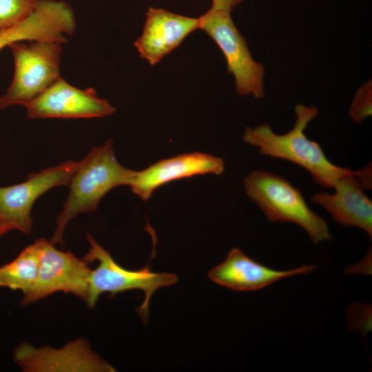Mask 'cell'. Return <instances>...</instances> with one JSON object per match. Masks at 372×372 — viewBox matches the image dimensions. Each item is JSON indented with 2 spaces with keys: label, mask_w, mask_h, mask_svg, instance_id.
I'll return each mask as SVG.
<instances>
[{
  "label": "cell",
  "mask_w": 372,
  "mask_h": 372,
  "mask_svg": "<svg viewBox=\"0 0 372 372\" xmlns=\"http://www.w3.org/2000/svg\"><path fill=\"white\" fill-rule=\"evenodd\" d=\"M294 110L296 120L288 132L276 134L268 124L247 127L243 141L258 148L262 155L286 160L302 167L324 188H333L341 177L355 173V171L331 163L320 145L305 134V129L318 115V110L313 105L298 104Z\"/></svg>",
  "instance_id": "cell-1"
},
{
  "label": "cell",
  "mask_w": 372,
  "mask_h": 372,
  "mask_svg": "<svg viewBox=\"0 0 372 372\" xmlns=\"http://www.w3.org/2000/svg\"><path fill=\"white\" fill-rule=\"evenodd\" d=\"M137 171L123 167L117 161L113 142L94 147L80 161L69 185V194L56 218V227L50 239L54 245H63L68 224L80 214L96 211L101 199L112 189L130 186Z\"/></svg>",
  "instance_id": "cell-2"
},
{
  "label": "cell",
  "mask_w": 372,
  "mask_h": 372,
  "mask_svg": "<svg viewBox=\"0 0 372 372\" xmlns=\"http://www.w3.org/2000/svg\"><path fill=\"white\" fill-rule=\"evenodd\" d=\"M243 185L248 197L269 221L293 223L313 243L331 240L327 223L309 207L302 192L286 178L256 170L245 178Z\"/></svg>",
  "instance_id": "cell-3"
},
{
  "label": "cell",
  "mask_w": 372,
  "mask_h": 372,
  "mask_svg": "<svg viewBox=\"0 0 372 372\" xmlns=\"http://www.w3.org/2000/svg\"><path fill=\"white\" fill-rule=\"evenodd\" d=\"M19 41L10 43L14 74L6 92L0 96V109L25 105L60 76L62 43L52 40Z\"/></svg>",
  "instance_id": "cell-4"
},
{
  "label": "cell",
  "mask_w": 372,
  "mask_h": 372,
  "mask_svg": "<svg viewBox=\"0 0 372 372\" xmlns=\"http://www.w3.org/2000/svg\"><path fill=\"white\" fill-rule=\"evenodd\" d=\"M86 237L90 249L83 258L88 263L98 262L96 268L91 269L90 273L85 302L88 307H94L102 293H108L114 296L125 291L140 289L144 292L145 298L137 311L146 321L152 296L158 289L176 283L177 276L173 273L152 272L147 266L139 270L125 269L90 234H86Z\"/></svg>",
  "instance_id": "cell-5"
},
{
  "label": "cell",
  "mask_w": 372,
  "mask_h": 372,
  "mask_svg": "<svg viewBox=\"0 0 372 372\" xmlns=\"http://www.w3.org/2000/svg\"><path fill=\"white\" fill-rule=\"evenodd\" d=\"M199 18V29L205 31L218 45L235 79L240 96H265V67L254 60L247 41L234 23L231 12L211 8Z\"/></svg>",
  "instance_id": "cell-6"
},
{
  "label": "cell",
  "mask_w": 372,
  "mask_h": 372,
  "mask_svg": "<svg viewBox=\"0 0 372 372\" xmlns=\"http://www.w3.org/2000/svg\"><path fill=\"white\" fill-rule=\"evenodd\" d=\"M80 161L68 160L38 173L26 180L0 187V218L11 229L30 234L32 227L31 210L36 200L50 189L68 186Z\"/></svg>",
  "instance_id": "cell-7"
},
{
  "label": "cell",
  "mask_w": 372,
  "mask_h": 372,
  "mask_svg": "<svg viewBox=\"0 0 372 372\" xmlns=\"http://www.w3.org/2000/svg\"><path fill=\"white\" fill-rule=\"evenodd\" d=\"M39 240L41 251L38 276L23 295L21 304L27 305L59 291L72 293L86 302L91 271L89 263L70 251L57 249L44 238Z\"/></svg>",
  "instance_id": "cell-8"
},
{
  "label": "cell",
  "mask_w": 372,
  "mask_h": 372,
  "mask_svg": "<svg viewBox=\"0 0 372 372\" xmlns=\"http://www.w3.org/2000/svg\"><path fill=\"white\" fill-rule=\"evenodd\" d=\"M333 194L319 192L311 200L326 209L333 219L347 227H356L372 236V202L364 189L371 188V165L341 177Z\"/></svg>",
  "instance_id": "cell-9"
},
{
  "label": "cell",
  "mask_w": 372,
  "mask_h": 372,
  "mask_svg": "<svg viewBox=\"0 0 372 372\" xmlns=\"http://www.w3.org/2000/svg\"><path fill=\"white\" fill-rule=\"evenodd\" d=\"M24 106L28 118L32 119L96 118L116 112L93 88H77L61 77Z\"/></svg>",
  "instance_id": "cell-10"
},
{
  "label": "cell",
  "mask_w": 372,
  "mask_h": 372,
  "mask_svg": "<svg viewBox=\"0 0 372 372\" xmlns=\"http://www.w3.org/2000/svg\"><path fill=\"white\" fill-rule=\"evenodd\" d=\"M13 359L25 372L114 371L83 339L70 342L60 349L35 348L23 342L14 349Z\"/></svg>",
  "instance_id": "cell-11"
},
{
  "label": "cell",
  "mask_w": 372,
  "mask_h": 372,
  "mask_svg": "<svg viewBox=\"0 0 372 372\" xmlns=\"http://www.w3.org/2000/svg\"><path fill=\"white\" fill-rule=\"evenodd\" d=\"M76 19L71 6L63 1L39 0L35 8L22 21L0 31V50L16 41L52 40L67 41Z\"/></svg>",
  "instance_id": "cell-12"
},
{
  "label": "cell",
  "mask_w": 372,
  "mask_h": 372,
  "mask_svg": "<svg viewBox=\"0 0 372 372\" xmlns=\"http://www.w3.org/2000/svg\"><path fill=\"white\" fill-rule=\"evenodd\" d=\"M196 29H199L198 17L176 14L163 8H149L143 32L134 45L141 57L154 65Z\"/></svg>",
  "instance_id": "cell-13"
},
{
  "label": "cell",
  "mask_w": 372,
  "mask_h": 372,
  "mask_svg": "<svg viewBox=\"0 0 372 372\" xmlns=\"http://www.w3.org/2000/svg\"><path fill=\"white\" fill-rule=\"evenodd\" d=\"M223 171L224 162L220 158L200 152L183 154L137 172L130 187L134 194L147 200L155 189L167 183L197 175H220Z\"/></svg>",
  "instance_id": "cell-14"
},
{
  "label": "cell",
  "mask_w": 372,
  "mask_h": 372,
  "mask_svg": "<svg viewBox=\"0 0 372 372\" xmlns=\"http://www.w3.org/2000/svg\"><path fill=\"white\" fill-rule=\"evenodd\" d=\"M316 265H303L298 268L280 271L268 267L233 248L225 260L208 273L214 282L235 291H250L263 289L285 278L313 271Z\"/></svg>",
  "instance_id": "cell-15"
},
{
  "label": "cell",
  "mask_w": 372,
  "mask_h": 372,
  "mask_svg": "<svg viewBox=\"0 0 372 372\" xmlns=\"http://www.w3.org/2000/svg\"><path fill=\"white\" fill-rule=\"evenodd\" d=\"M39 240L23 249L11 262L0 267V287L25 294L34 285L41 260Z\"/></svg>",
  "instance_id": "cell-16"
},
{
  "label": "cell",
  "mask_w": 372,
  "mask_h": 372,
  "mask_svg": "<svg viewBox=\"0 0 372 372\" xmlns=\"http://www.w3.org/2000/svg\"><path fill=\"white\" fill-rule=\"evenodd\" d=\"M39 0H0V31L25 18Z\"/></svg>",
  "instance_id": "cell-17"
},
{
  "label": "cell",
  "mask_w": 372,
  "mask_h": 372,
  "mask_svg": "<svg viewBox=\"0 0 372 372\" xmlns=\"http://www.w3.org/2000/svg\"><path fill=\"white\" fill-rule=\"evenodd\" d=\"M371 114V96L369 92L360 90L351 107L350 116L357 123H360Z\"/></svg>",
  "instance_id": "cell-18"
},
{
  "label": "cell",
  "mask_w": 372,
  "mask_h": 372,
  "mask_svg": "<svg viewBox=\"0 0 372 372\" xmlns=\"http://www.w3.org/2000/svg\"><path fill=\"white\" fill-rule=\"evenodd\" d=\"M244 0H211V7L214 9L231 12L235 7Z\"/></svg>",
  "instance_id": "cell-19"
},
{
  "label": "cell",
  "mask_w": 372,
  "mask_h": 372,
  "mask_svg": "<svg viewBox=\"0 0 372 372\" xmlns=\"http://www.w3.org/2000/svg\"><path fill=\"white\" fill-rule=\"evenodd\" d=\"M10 231L11 229L0 218V237Z\"/></svg>",
  "instance_id": "cell-20"
}]
</instances>
